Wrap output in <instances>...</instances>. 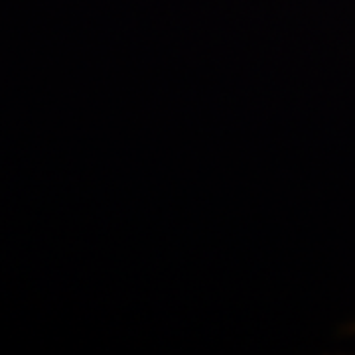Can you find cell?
Masks as SVG:
<instances>
[]
</instances>
